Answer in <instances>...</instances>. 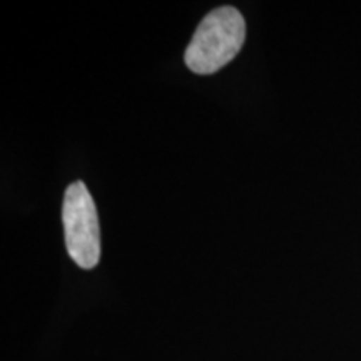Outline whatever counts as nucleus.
<instances>
[{
    "label": "nucleus",
    "mask_w": 361,
    "mask_h": 361,
    "mask_svg": "<svg viewBox=\"0 0 361 361\" xmlns=\"http://www.w3.org/2000/svg\"><path fill=\"white\" fill-rule=\"evenodd\" d=\"M246 39V22L238 8L224 6L211 11L194 32L184 61L194 74H214L233 61Z\"/></svg>",
    "instance_id": "nucleus-1"
},
{
    "label": "nucleus",
    "mask_w": 361,
    "mask_h": 361,
    "mask_svg": "<svg viewBox=\"0 0 361 361\" xmlns=\"http://www.w3.org/2000/svg\"><path fill=\"white\" fill-rule=\"evenodd\" d=\"M62 223L72 261L82 269L96 268L101 259V231L96 204L82 180L66 189Z\"/></svg>",
    "instance_id": "nucleus-2"
}]
</instances>
